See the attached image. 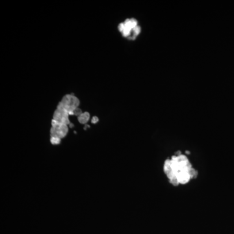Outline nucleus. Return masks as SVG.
Wrapping results in <instances>:
<instances>
[{
	"mask_svg": "<svg viewBox=\"0 0 234 234\" xmlns=\"http://www.w3.org/2000/svg\"><path fill=\"white\" fill-rule=\"evenodd\" d=\"M68 117H69V114L67 111L63 110V109H59L57 108L56 110L54 112L53 119L59 124L68 125V124H70Z\"/></svg>",
	"mask_w": 234,
	"mask_h": 234,
	"instance_id": "nucleus-5",
	"label": "nucleus"
},
{
	"mask_svg": "<svg viewBox=\"0 0 234 234\" xmlns=\"http://www.w3.org/2000/svg\"><path fill=\"white\" fill-rule=\"evenodd\" d=\"M79 103H80V102L77 97L72 94H67V95L64 96L62 100L59 103L57 109H63V110L67 111L69 114L78 108Z\"/></svg>",
	"mask_w": 234,
	"mask_h": 234,
	"instance_id": "nucleus-2",
	"label": "nucleus"
},
{
	"mask_svg": "<svg viewBox=\"0 0 234 234\" xmlns=\"http://www.w3.org/2000/svg\"><path fill=\"white\" fill-rule=\"evenodd\" d=\"M99 121V119L97 117H93L91 119V122L92 124H96Z\"/></svg>",
	"mask_w": 234,
	"mask_h": 234,
	"instance_id": "nucleus-9",
	"label": "nucleus"
},
{
	"mask_svg": "<svg viewBox=\"0 0 234 234\" xmlns=\"http://www.w3.org/2000/svg\"><path fill=\"white\" fill-rule=\"evenodd\" d=\"M165 171L168 177L173 182L185 184L192 177L191 165L187 158L181 154L178 156H173L171 160L167 161Z\"/></svg>",
	"mask_w": 234,
	"mask_h": 234,
	"instance_id": "nucleus-1",
	"label": "nucleus"
},
{
	"mask_svg": "<svg viewBox=\"0 0 234 234\" xmlns=\"http://www.w3.org/2000/svg\"><path fill=\"white\" fill-rule=\"evenodd\" d=\"M61 139L59 137H51V139H50V142L52 144H55V145H56V144H59V143L61 142Z\"/></svg>",
	"mask_w": 234,
	"mask_h": 234,
	"instance_id": "nucleus-7",
	"label": "nucleus"
},
{
	"mask_svg": "<svg viewBox=\"0 0 234 234\" xmlns=\"http://www.w3.org/2000/svg\"><path fill=\"white\" fill-rule=\"evenodd\" d=\"M52 128L50 130L51 137H56L62 139L67 135L68 131V125L59 124L53 119L52 121Z\"/></svg>",
	"mask_w": 234,
	"mask_h": 234,
	"instance_id": "nucleus-4",
	"label": "nucleus"
},
{
	"mask_svg": "<svg viewBox=\"0 0 234 234\" xmlns=\"http://www.w3.org/2000/svg\"><path fill=\"white\" fill-rule=\"evenodd\" d=\"M73 113H74V115H76V116H77V117H79V115H80V114H81L83 113H82V111H81V109H79V107L77 108V109H76L75 110H74V111H73Z\"/></svg>",
	"mask_w": 234,
	"mask_h": 234,
	"instance_id": "nucleus-8",
	"label": "nucleus"
},
{
	"mask_svg": "<svg viewBox=\"0 0 234 234\" xmlns=\"http://www.w3.org/2000/svg\"><path fill=\"white\" fill-rule=\"evenodd\" d=\"M138 26V22L136 19L128 18L119 24L118 29L124 37L130 40L133 36V29Z\"/></svg>",
	"mask_w": 234,
	"mask_h": 234,
	"instance_id": "nucleus-3",
	"label": "nucleus"
},
{
	"mask_svg": "<svg viewBox=\"0 0 234 234\" xmlns=\"http://www.w3.org/2000/svg\"><path fill=\"white\" fill-rule=\"evenodd\" d=\"M89 119H90V114L88 112L83 113L78 117V121L79 123L83 124H87V122L89 121Z\"/></svg>",
	"mask_w": 234,
	"mask_h": 234,
	"instance_id": "nucleus-6",
	"label": "nucleus"
}]
</instances>
